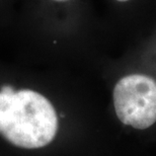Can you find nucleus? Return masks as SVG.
Wrapping results in <instances>:
<instances>
[{
	"label": "nucleus",
	"mask_w": 156,
	"mask_h": 156,
	"mask_svg": "<svg viewBox=\"0 0 156 156\" xmlns=\"http://www.w3.org/2000/svg\"><path fill=\"white\" fill-rule=\"evenodd\" d=\"M117 1H120V2H126V1H129V0H117Z\"/></svg>",
	"instance_id": "3"
},
{
	"label": "nucleus",
	"mask_w": 156,
	"mask_h": 156,
	"mask_svg": "<svg viewBox=\"0 0 156 156\" xmlns=\"http://www.w3.org/2000/svg\"><path fill=\"white\" fill-rule=\"evenodd\" d=\"M58 131V117L53 105L30 89H0V135L12 145L26 149L45 147Z\"/></svg>",
	"instance_id": "1"
},
{
	"label": "nucleus",
	"mask_w": 156,
	"mask_h": 156,
	"mask_svg": "<svg viewBox=\"0 0 156 156\" xmlns=\"http://www.w3.org/2000/svg\"><path fill=\"white\" fill-rule=\"evenodd\" d=\"M58 1H64V0H58Z\"/></svg>",
	"instance_id": "4"
},
{
	"label": "nucleus",
	"mask_w": 156,
	"mask_h": 156,
	"mask_svg": "<svg viewBox=\"0 0 156 156\" xmlns=\"http://www.w3.org/2000/svg\"><path fill=\"white\" fill-rule=\"evenodd\" d=\"M114 105L122 123L138 130L156 122V81L143 74H132L118 81Z\"/></svg>",
	"instance_id": "2"
}]
</instances>
